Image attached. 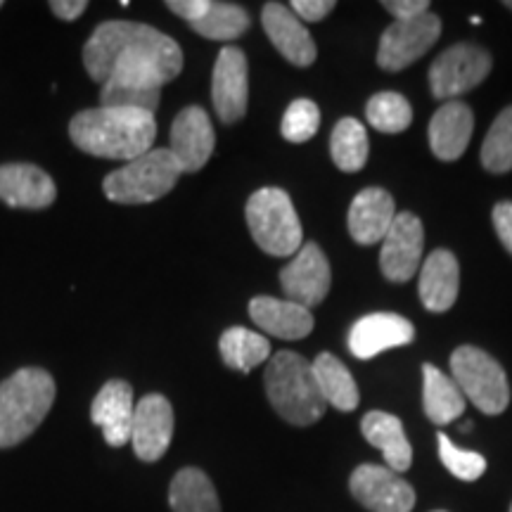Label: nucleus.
Masks as SVG:
<instances>
[{
  "label": "nucleus",
  "mask_w": 512,
  "mask_h": 512,
  "mask_svg": "<svg viewBox=\"0 0 512 512\" xmlns=\"http://www.w3.org/2000/svg\"><path fill=\"white\" fill-rule=\"evenodd\" d=\"M249 233L256 245L271 256H294L304 245L302 223L285 190L261 188L245 207Z\"/></svg>",
  "instance_id": "obj_6"
},
{
  "label": "nucleus",
  "mask_w": 512,
  "mask_h": 512,
  "mask_svg": "<svg viewBox=\"0 0 512 512\" xmlns=\"http://www.w3.org/2000/svg\"><path fill=\"white\" fill-rule=\"evenodd\" d=\"M503 5H505V8H508V10H512V0H505Z\"/></svg>",
  "instance_id": "obj_41"
},
{
  "label": "nucleus",
  "mask_w": 512,
  "mask_h": 512,
  "mask_svg": "<svg viewBox=\"0 0 512 512\" xmlns=\"http://www.w3.org/2000/svg\"><path fill=\"white\" fill-rule=\"evenodd\" d=\"M174 439V408L166 396L147 394L136 403L131 427L133 451L145 463H155Z\"/></svg>",
  "instance_id": "obj_14"
},
{
  "label": "nucleus",
  "mask_w": 512,
  "mask_h": 512,
  "mask_svg": "<svg viewBox=\"0 0 512 512\" xmlns=\"http://www.w3.org/2000/svg\"><path fill=\"white\" fill-rule=\"evenodd\" d=\"M441 36V19L434 12L413 19H399L382 34L377 64L384 72H401L430 50Z\"/></svg>",
  "instance_id": "obj_9"
},
{
  "label": "nucleus",
  "mask_w": 512,
  "mask_h": 512,
  "mask_svg": "<svg viewBox=\"0 0 512 512\" xmlns=\"http://www.w3.org/2000/svg\"><path fill=\"white\" fill-rule=\"evenodd\" d=\"M510 512H512V505H510Z\"/></svg>",
  "instance_id": "obj_44"
},
{
  "label": "nucleus",
  "mask_w": 512,
  "mask_h": 512,
  "mask_svg": "<svg viewBox=\"0 0 512 512\" xmlns=\"http://www.w3.org/2000/svg\"><path fill=\"white\" fill-rule=\"evenodd\" d=\"M491 219H494V228L503 247L512 254V202H498Z\"/></svg>",
  "instance_id": "obj_38"
},
{
  "label": "nucleus",
  "mask_w": 512,
  "mask_h": 512,
  "mask_svg": "<svg viewBox=\"0 0 512 512\" xmlns=\"http://www.w3.org/2000/svg\"><path fill=\"white\" fill-rule=\"evenodd\" d=\"M475 128V114L465 102L451 100L441 105L430 121V147L441 162L463 157Z\"/></svg>",
  "instance_id": "obj_21"
},
{
  "label": "nucleus",
  "mask_w": 512,
  "mask_h": 512,
  "mask_svg": "<svg viewBox=\"0 0 512 512\" xmlns=\"http://www.w3.org/2000/svg\"><path fill=\"white\" fill-rule=\"evenodd\" d=\"M396 219L392 195L382 188H366L349 207V233L358 245H375L384 240Z\"/></svg>",
  "instance_id": "obj_20"
},
{
  "label": "nucleus",
  "mask_w": 512,
  "mask_h": 512,
  "mask_svg": "<svg viewBox=\"0 0 512 512\" xmlns=\"http://www.w3.org/2000/svg\"><path fill=\"white\" fill-rule=\"evenodd\" d=\"M211 0H171L169 3V10L174 12V15L183 17L185 22L195 24L200 22V19L207 15Z\"/></svg>",
  "instance_id": "obj_39"
},
{
  "label": "nucleus",
  "mask_w": 512,
  "mask_h": 512,
  "mask_svg": "<svg viewBox=\"0 0 512 512\" xmlns=\"http://www.w3.org/2000/svg\"><path fill=\"white\" fill-rule=\"evenodd\" d=\"M311 366L323 401L342 413L356 411L361 394H358L356 380L351 377L347 366H344L337 356L328 354V351H323Z\"/></svg>",
  "instance_id": "obj_26"
},
{
  "label": "nucleus",
  "mask_w": 512,
  "mask_h": 512,
  "mask_svg": "<svg viewBox=\"0 0 512 512\" xmlns=\"http://www.w3.org/2000/svg\"><path fill=\"white\" fill-rule=\"evenodd\" d=\"M351 496L370 512H411L415 491L387 465H358L349 479Z\"/></svg>",
  "instance_id": "obj_10"
},
{
  "label": "nucleus",
  "mask_w": 512,
  "mask_h": 512,
  "mask_svg": "<svg viewBox=\"0 0 512 512\" xmlns=\"http://www.w3.org/2000/svg\"><path fill=\"white\" fill-rule=\"evenodd\" d=\"M460 287L458 259L448 249H434L420 271V299L427 311L444 313L456 304Z\"/></svg>",
  "instance_id": "obj_23"
},
{
  "label": "nucleus",
  "mask_w": 512,
  "mask_h": 512,
  "mask_svg": "<svg viewBox=\"0 0 512 512\" xmlns=\"http://www.w3.org/2000/svg\"><path fill=\"white\" fill-rule=\"evenodd\" d=\"M190 27L209 41H235L249 29V15L245 8L235 3H214L211 0L207 15Z\"/></svg>",
  "instance_id": "obj_30"
},
{
  "label": "nucleus",
  "mask_w": 512,
  "mask_h": 512,
  "mask_svg": "<svg viewBox=\"0 0 512 512\" xmlns=\"http://www.w3.org/2000/svg\"><path fill=\"white\" fill-rule=\"evenodd\" d=\"M162 98V88L133 86V83L105 81L100 91L102 107H121V110H140L155 114Z\"/></svg>",
  "instance_id": "obj_33"
},
{
  "label": "nucleus",
  "mask_w": 512,
  "mask_h": 512,
  "mask_svg": "<svg viewBox=\"0 0 512 512\" xmlns=\"http://www.w3.org/2000/svg\"><path fill=\"white\" fill-rule=\"evenodd\" d=\"M415 339V328L408 318L399 313H370L356 320L349 332L351 354L368 361L387 349L406 347Z\"/></svg>",
  "instance_id": "obj_16"
},
{
  "label": "nucleus",
  "mask_w": 512,
  "mask_h": 512,
  "mask_svg": "<svg viewBox=\"0 0 512 512\" xmlns=\"http://www.w3.org/2000/svg\"><path fill=\"white\" fill-rule=\"evenodd\" d=\"M366 117L377 131L401 133L411 126L413 110H411V102L403 98L401 93L384 91L370 98L366 107Z\"/></svg>",
  "instance_id": "obj_32"
},
{
  "label": "nucleus",
  "mask_w": 512,
  "mask_h": 512,
  "mask_svg": "<svg viewBox=\"0 0 512 512\" xmlns=\"http://www.w3.org/2000/svg\"><path fill=\"white\" fill-rule=\"evenodd\" d=\"M453 382L486 415H501L510 403L508 375L494 356L477 347H458L451 356Z\"/></svg>",
  "instance_id": "obj_7"
},
{
  "label": "nucleus",
  "mask_w": 512,
  "mask_h": 512,
  "mask_svg": "<svg viewBox=\"0 0 512 512\" xmlns=\"http://www.w3.org/2000/svg\"><path fill=\"white\" fill-rule=\"evenodd\" d=\"M171 512H221L211 479L197 467H183L169 486Z\"/></svg>",
  "instance_id": "obj_27"
},
{
  "label": "nucleus",
  "mask_w": 512,
  "mask_h": 512,
  "mask_svg": "<svg viewBox=\"0 0 512 512\" xmlns=\"http://www.w3.org/2000/svg\"><path fill=\"white\" fill-rule=\"evenodd\" d=\"M69 138L79 150L93 157L133 162L152 150L157 121L150 112L100 105L76 114L69 124Z\"/></svg>",
  "instance_id": "obj_2"
},
{
  "label": "nucleus",
  "mask_w": 512,
  "mask_h": 512,
  "mask_svg": "<svg viewBox=\"0 0 512 512\" xmlns=\"http://www.w3.org/2000/svg\"><path fill=\"white\" fill-rule=\"evenodd\" d=\"M491 72V55L472 43H458L444 50L430 67V86L437 100H456L479 86Z\"/></svg>",
  "instance_id": "obj_8"
},
{
  "label": "nucleus",
  "mask_w": 512,
  "mask_h": 512,
  "mask_svg": "<svg viewBox=\"0 0 512 512\" xmlns=\"http://www.w3.org/2000/svg\"><path fill=\"white\" fill-rule=\"evenodd\" d=\"M337 8L335 0H294L290 10L297 17H302L304 22H320Z\"/></svg>",
  "instance_id": "obj_36"
},
{
  "label": "nucleus",
  "mask_w": 512,
  "mask_h": 512,
  "mask_svg": "<svg viewBox=\"0 0 512 512\" xmlns=\"http://www.w3.org/2000/svg\"><path fill=\"white\" fill-rule=\"evenodd\" d=\"M214 145V126H211L207 112L202 107L192 105L178 112L174 126H171L169 152L174 155L183 174L200 171L209 162V157L214 155Z\"/></svg>",
  "instance_id": "obj_15"
},
{
  "label": "nucleus",
  "mask_w": 512,
  "mask_h": 512,
  "mask_svg": "<svg viewBox=\"0 0 512 512\" xmlns=\"http://www.w3.org/2000/svg\"><path fill=\"white\" fill-rule=\"evenodd\" d=\"M482 164L491 174L512 171V107L498 114L482 145Z\"/></svg>",
  "instance_id": "obj_31"
},
{
  "label": "nucleus",
  "mask_w": 512,
  "mask_h": 512,
  "mask_svg": "<svg viewBox=\"0 0 512 512\" xmlns=\"http://www.w3.org/2000/svg\"><path fill=\"white\" fill-rule=\"evenodd\" d=\"M382 8L399 22V19H413L430 12V0H384Z\"/></svg>",
  "instance_id": "obj_37"
},
{
  "label": "nucleus",
  "mask_w": 512,
  "mask_h": 512,
  "mask_svg": "<svg viewBox=\"0 0 512 512\" xmlns=\"http://www.w3.org/2000/svg\"><path fill=\"white\" fill-rule=\"evenodd\" d=\"M422 406H425V415L434 425L444 427L463 415L465 396L453 382V377L425 363L422 366Z\"/></svg>",
  "instance_id": "obj_25"
},
{
  "label": "nucleus",
  "mask_w": 512,
  "mask_h": 512,
  "mask_svg": "<svg viewBox=\"0 0 512 512\" xmlns=\"http://www.w3.org/2000/svg\"><path fill=\"white\" fill-rule=\"evenodd\" d=\"M434 512H446V510H434Z\"/></svg>",
  "instance_id": "obj_42"
},
{
  "label": "nucleus",
  "mask_w": 512,
  "mask_h": 512,
  "mask_svg": "<svg viewBox=\"0 0 512 512\" xmlns=\"http://www.w3.org/2000/svg\"><path fill=\"white\" fill-rule=\"evenodd\" d=\"M439 458L453 477L460 482H477L486 472V458L477 451H465L453 444L446 434H439Z\"/></svg>",
  "instance_id": "obj_34"
},
{
  "label": "nucleus",
  "mask_w": 512,
  "mask_h": 512,
  "mask_svg": "<svg viewBox=\"0 0 512 512\" xmlns=\"http://www.w3.org/2000/svg\"><path fill=\"white\" fill-rule=\"evenodd\" d=\"M181 174V166L169 147H152L150 152L112 171L102 183V190L107 200L117 204H150L169 195Z\"/></svg>",
  "instance_id": "obj_5"
},
{
  "label": "nucleus",
  "mask_w": 512,
  "mask_h": 512,
  "mask_svg": "<svg viewBox=\"0 0 512 512\" xmlns=\"http://www.w3.org/2000/svg\"><path fill=\"white\" fill-rule=\"evenodd\" d=\"M330 152L332 162L337 169L347 171V174H356L368 162V133L366 126L356 119H342L332 128L330 138Z\"/></svg>",
  "instance_id": "obj_29"
},
{
  "label": "nucleus",
  "mask_w": 512,
  "mask_h": 512,
  "mask_svg": "<svg viewBox=\"0 0 512 512\" xmlns=\"http://www.w3.org/2000/svg\"><path fill=\"white\" fill-rule=\"evenodd\" d=\"M261 24H264L266 36L287 62L294 67H309L316 62L318 48L309 29L304 27L302 19L283 3H266L261 10Z\"/></svg>",
  "instance_id": "obj_17"
},
{
  "label": "nucleus",
  "mask_w": 512,
  "mask_h": 512,
  "mask_svg": "<svg viewBox=\"0 0 512 512\" xmlns=\"http://www.w3.org/2000/svg\"><path fill=\"white\" fill-rule=\"evenodd\" d=\"M422 247H425V228L411 211H401L382 240L380 268L384 278L392 283H408L418 273Z\"/></svg>",
  "instance_id": "obj_11"
},
{
  "label": "nucleus",
  "mask_w": 512,
  "mask_h": 512,
  "mask_svg": "<svg viewBox=\"0 0 512 512\" xmlns=\"http://www.w3.org/2000/svg\"><path fill=\"white\" fill-rule=\"evenodd\" d=\"M363 437L368 439L370 446L382 451L384 463L396 475L406 472L413 463V448L403 432V422L392 413L370 411L361 422Z\"/></svg>",
  "instance_id": "obj_24"
},
{
  "label": "nucleus",
  "mask_w": 512,
  "mask_h": 512,
  "mask_svg": "<svg viewBox=\"0 0 512 512\" xmlns=\"http://www.w3.org/2000/svg\"><path fill=\"white\" fill-rule=\"evenodd\" d=\"M0 8H3V3H0Z\"/></svg>",
  "instance_id": "obj_43"
},
{
  "label": "nucleus",
  "mask_w": 512,
  "mask_h": 512,
  "mask_svg": "<svg viewBox=\"0 0 512 512\" xmlns=\"http://www.w3.org/2000/svg\"><path fill=\"white\" fill-rule=\"evenodd\" d=\"M249 316L261 330L280 339H304L313 330V313L290 299L254 297L249 302Z\"/></svg>",
  "instance_id": "obj_22"
},
{
  "label": "nucleus",
  "mask_w": 512,
  "mask_h": 512,
  "mask_svg": "<svg viewBox=\"0 0 512 512\" xmlns=\"http://www.w3.org/2000/svg\"><path fill=\"white\" fill-rule=\"evenodd\" d=\"M221 358L228 368L249 373L271 358V342L259 332L247 328H230L221 335Z\"/></svg>",
  "instance_id": "obj_28"
},
{
  "label": "nucleus",
  "mask_w": 512,
  "mask_h": 512,
  "mask_svg": "<svg viewBox=\"0 0 512 512\" xmlns=\"http://www.w3.org/2000/svg\"><path fill=\"white\" fill-rule=\"evenodd\" d=\"M50 10H53L55 17L64 19V22H74V19H79L88 10V3L86 0H53Z\"/></svg>",
  "instance_id": "obj_40"
},
{
  "label": "nucleus",
  "mask_w": 512,
  "mask_h": 512,
  "mask_svg": "<svg viewBox=\"0 0 512 512\" xmlns=\"http://www.w3.org/2000/svg\"><path fill=\"white\" fill-rule=\"evenodd\" d=\"M83 64L93 81L136 83L162 88L183 69L174 38L138 22H102L83 48Z\"/></svg>",
  "instance_id": "obj_1"
},
{
  "label": "nucleus",
  "mask_w": 512,
  "mask_h": 512,
  "mask_svg": "<svg viewBox=\"0 0 512 512\" xmlns=\"http://www.w3.org/2000/svg\"><path fill=\"white\" fill-rule=\"evenodd\" d=\"M320 126V110L313 100L299 98L287 107L280 133L287 143H306L318 133Z\"/></svg>",
  "instance_id": "obj_35"
},
{
  "label": "nucleus",
  "mask_w": 512,
  "mask_h": 512,
  "mask_svg": "<svg viewBox=\"0 0 512 512\" xmlns=\"http://www.w3.org/2000/svg\"><path fill=\"white\" fill-rule=\"evenodd\" d=\"M264 387L275 413L294 427H309L325 415L328 403L320 396L313 366L294 351H278L268 361Z\"/></svg>",
  "instance_id": "obj_4"
},
{
  "label": "nucleus",
  "mask_w": 512,
  "mask_h": 512,
  "mask_svg": "<svg viewBox=\"0 0 512 512\" xmlns=\"http://www.w3.org/2000/svg\"><path fill=\"white\" fill-rule=\"evenodd\" d=\"M133 413V389L124 380H110L93 399L91 420L102 430V437L114 448L126 446L131 441Z\"/></svg>",
  "instance_id": "obj_18"
},
{
  "label": "nucleus",
  "mask_w": 512,
  "mask_h": 512,
  "mask_svg": "<svg viewBox=\"0 0 512 512\" xmlns=\"http://www.w3.org/2000/svg\"><path fill=\"white\" fill-rule=\"evenodd\" d=\"M211 100L223 124H238L247 114L249 72L247 57L240 48H221L211 76Z\"/></svg>",
  "instance_id": "obj_13"
},
{
  "label": "nucleus",
  "mask_w": 512,
  "mask_h": 512,
  "mask_svg": "<svg viewBox=\"0 0 512 512\" xmlns=\"http://www.w3.org/2000/svg\"><path fill=\"white\" fill-rule=\"evenodd\" d=\"M330 264L316 242H304L294 259L280 271V285L287 299L306 309L318 306L330 292Z\"/></svg>",
  "instance_id": "obj_12"
},
{
  "label": "nucleus",
  "mask_w": 512,
  "mask_h": 512,
  "mask_svg": "<svg viewBox=\"0 0 512 512\" xmlns=\"http://www.w3.org/2000/svg\"><path fill=\"white\" fill-rule=\"evenodd\" d=\"M55 181L34 164L0 166V200L15 209H46L55 202Z\"/></svg>",
  "instance_id": "obj_19"
},
{
  "label": "nucleus",
  "mask_w": 512,
  "mask_h": 512,
  "mask_svg": "<svg viewBox=\"0 0 512 512\" xmlns=\"http://www.w3.org/2000/svg\"><path fill=\"white\" fill-rule=\"evenodd\" d=\"M55 380L43 368H22L0 382V448L22 444L55 403Z\"/></svg>",
  "instance_id": "obj_3"
}]
</instances>
